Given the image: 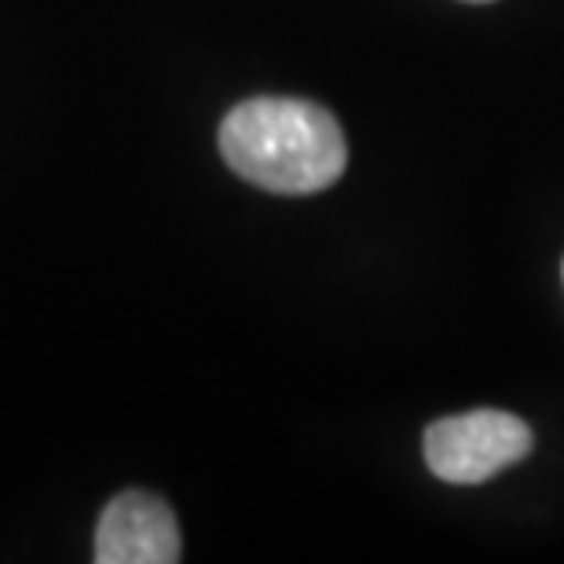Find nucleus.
I'll list each match as a JSON object with an SVG mask.
<instances>
[{
    "label": "nucleus",
    "mask_w": 564,
    "mask_h": 564,
    "mask_svg": "<svg viewBox=\"0 0 564 564\" xmlns=\"http://www.w3.org/2000/svg\"><path fill=\"white\" fill-rule=\"evenodd\" d=\"M532 447L528 422L506 411H469L425 429V462L447 484H484Z\"/></svg>",
    "instance_id": "nucleus-2"
},
{
    "label": "nucleus",
    "mask_w": 564,
    "mask_h": 564,
    "mask_svg": "<svg viewBox=\"0 0 564 564\" xmlns=\"http://www.w3.org/2000/svg\"><path fill=\"white\" fill-rule=\"evenodd\" d=\"M220 154L235 173L272 195H315L337 184L348 162L330 110L304 99H246L224 118Z\"/></svg>",
    "instance_id": "nucleus-1"
},
{
    "label": "nucleus",
    "mask_w": 564,
    "mask_h": 564,
    "mask_svg": "<svg viewBox=\"0 0 564 564\" xmlns=\"http://www.w3.org/2000/svg\"><path fill=\"white\" fill-rule=\"evenodd\" d=\"M561 279H564V264H561Z\"/></svg>",
    "instance_id": "nucleus-4"
},
{
    "label": "nucleus",
    "mask_w": 564,
    "mask_h": 564,
    "mask_svg": "<svg viewBox=\"0 0 564 564\" xmlns=\"http://www.w3.org/2000/svg\"><path fill=\"white\" fill-rule=\"evenodd\" d=\"M96 564H173L180 528L173 510L151 491H121L96 528Z\"/></svg>",
    "instance_id": "nucleus-3"
}]
</instances>
